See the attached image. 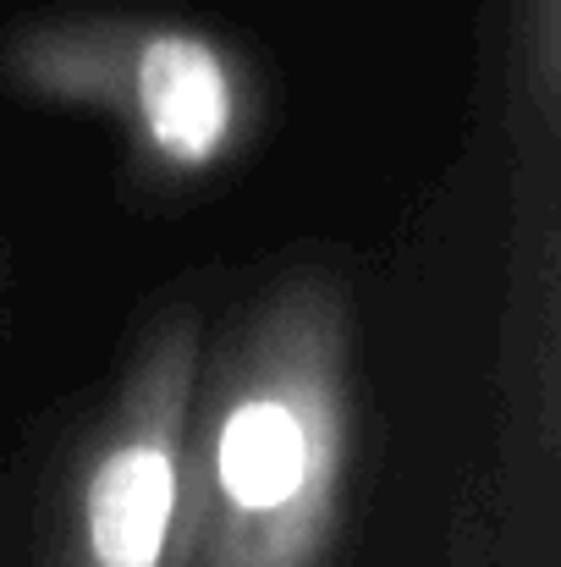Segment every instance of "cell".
Segmentation results:
<instances>
[{"label":"cell","instance_id":"cell-2","mask_svg":"<svg viewBox=\"0 0 561 567\" xmlns=\"http://www.w3.org/2000/svg\"><path fill=\"white\" fill-rule=\"evenodd\" d=\"M33 89L111 105L138 150L172 172H215L248 133V78L226 44L187 28H61L39 33L22 55Z\"/></svg>","mask_w":561,"mask_h":567},{"label":"cell","instance_id":"cell-1","mask_svg":"<svg viewBox=\"0 0 561 567\" xmlns=\"http://www.w3.org/2000/svg\"><path fill=\"white\" fill-rule=\"evenodd\" d=\"M187 430L172 567H325L353 457L347 303L287 281L231 342Z\"/></svg>","mask_w":561,"mask_h":567},{"label":"cell","instance_id":"cell-3","mask_svg":"<svg viewBox=\"0 0 561 567\" xmlns=\"http://www.w3.org/2000/svg\"><path fill=\"white\" fill-rule=\"evenodd\" d=\"M193 402L198 331L193 320H166L72 474L61 567H172Z\"/></svg>","mask_w":561,"mask_h":567}]
</instances>
